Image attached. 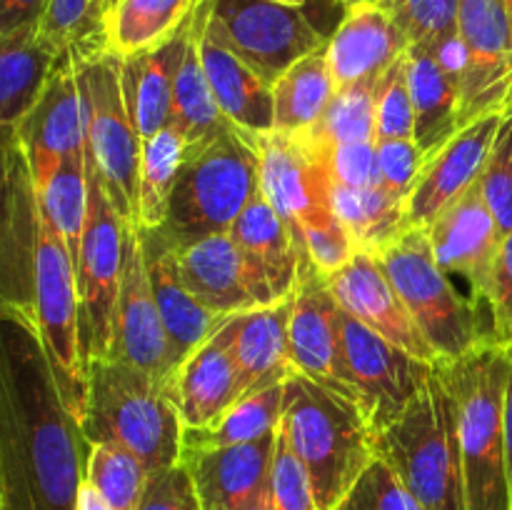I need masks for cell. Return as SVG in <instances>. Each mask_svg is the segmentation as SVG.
<instances>
[{
  "label": "cell",
  "instance_id": "cell-1",
  "mask_svg": "<svg viewBox=\"0 0 512 510\" xmlns=\"http://www.w3.org/2000/svg\"><path fill=\"white\" fill-rule=\"evenodd\" d=\"M90 448L30 320L0 310V510H75Z\"/></svg>",
  "mask_w": 512,
  "mask_h": 510
},
{
  "label": "cell",
  "instance_id": "cell-2",
  "mask_svg": "<svg viewBox=\"0 0 512 510\" xmlns=\"http://www.w3.org/2000/svg\"><path fill=\"white\" fill-rule=\"evenodd\" d=\"M458 415L468 510H512L505 388L512 345L485 343L453 360L435 363Z\"/></svg>",
  "mask_w": 512,
  "mask_h": 510
},
{
  "label": "cell",
  "instance_id": "cell-3",
  "mask_svg": "<svg viewBox=\"0 0 512 510\" xmlns=\"http://www.w3.org/2000/svg\"><path fill=\"white\" fill-rule=\"evenodd\" d=\"M80 425L90 445H123L150 475L180 463L183 455L185 425L168 383L123 360H90Z\"/></svg>",
  "mask_w": 512,
  "mask_h": 510
},
{
  "label": "cell",
  "instance_id": "cell-4",
  "mask_svg": "<svg viewBox=\"0 0 512 510\" xmlns=\"http://www.w3.org/2000/svg\"><path fill=\"white\" fill-rule=\"evenodd\" d=\"M280 428L308 470L320 510H338L355 480L375 460L373 430L360 405L295 373L285 380Z\"/></svg>",
  "mask_w": 512,
  "mask_h": 510
},
{
  "label": "cell",
  "instance_id": "cell-5",
  "mask_svg": "<svg viewBox=\"0 0 512 510\" xmlns=\"http://www.w3.org/2000/svg\"><path fill=\"white\" fill-rule=\"evenodd\" d=\"M373 448L425 510H468L458 415L435 363L403 415L373 433Z\"/></svg>",
  "mask_w": 512,
  "mask_h": 510
},
{
  "label": "cell",
  "instance_id": "cell-6",
  "mask_svg": "<svg viewBox=\"0 0 512 510\" xmlns=\"http://www.w3.org/2000/svg\"><path fill=\"white\" fill-rule=\"evenodd\" d=\"M260 193V158L255 133L225 123L205 148L185 153L168 220L160 228L175 243H195L230 233L235 218Z\"/></svg>",
  "mask_w": 512,
  "mask_h": 510
},
{
  "label": "cell",
  "instance_id": "cell-7",
  "mask_svg": "<svg viewBox=\"0 0 512 510\" xmlns=\"http://www.w3.org/2000/svg\"><path fill=\"white\" fill-rule=\"evenodd\" d=\"M73 53L88 123V160L125 225L140 230L138 180L143 140L125 103L120 58L105 48L103 38L78 45Z\"/></svg>",
  "mask_w": 512,
  "mask_h": 510
},
{
  "label": "cell",
  "instance_id": "cell-8",
  "mask_svg": "<svg viewBox=\"0 0 512 510\" xmlns=\"http://www.w3.org/2000/svg\"><path fill=\"white\" fill-rule=\"evenodd\" d=\"M420 333L440 360H453L485 343H495L490 325L463 298L450 275L435 260L428 230L410 228L375 253Z\"/></svg>",
  "mask_w": 512,
  "mask_h": 510
},
{
  "label": "cell",
  "instance_id": "cell-9",
  "mask_svg": "<svg viewBox=\"0 0 512 510\" xmlns=\"http://www.w3.org/2000/svg\"><path fill=\"white\" fill-rule=\"evenodd\" d=\"M43 343L53 378L70 413L83 420L88 400V358L80 330L78 270L68 245L43 215L38 260H35L33 323Z\"/></svg>",
  "mask_w": 512,
  "mask_h": 510
},
{
  "label": "cell",
  "instance_id": "cell-10",
  "mask_svg": "<svg viewBox=\"0 0 512 510\" xmlns=\"http://www.w3.org/2000/svg\"><path fill=\"white\" fill-rule=\"evenodd\" d=\"M205 30L270 85L328 43L303 8L278 0H203Z\"/></svg>",
  "mask_w": 512,
  "mask_h": 510
},
{
  "label": "cell",
  "instance_id": "cell-11",
  "mask_svg": "<svg viewBox=\"0 0 512 510\" xmlns=\"http://www.w3.org/2000/svg\"><path fill=\"white\" fill-rule=\"evenodd\" d=\"M90 208L85 225L83 248L75 270H78L80 293V330H83L85 358H110L113 350L115 308L120 298L125 268V220L110 203L100 175L88 160Z\"/></svg>",
  "mask_w": 512,
  "mask_h": 510
},
{
  "label": "cell",
  "instance_id": "cell-12",
  "mask_svg": "<svg viewBox=\"0 0 512 510\" xmlns=\"http://www.w3.org/2000/svg\"><path fill=\"white\" fill-rule=\"evenodd\" d=\"M255 145L260 190L298 238L305 225L335 218L328 145L315 140L308 130L255 133Z\"/></svg>",
  "mask_w": 512,
  "mask_h": 510
},
{
  "label": "cell",
  "instance_id": "cell-13",
  "mask_svg": "<svg viewBox=\"0 0 512 510\" xmlns=\"http://www.w3.org/2000/svg\"><path fill=\"white\" fill-rule=\"evenodd\" d=\"M340 338L345 373L370 430L378 433L398 420L428 385L433 365L373 333L345 310L340 313Z\"/></svg>",
  "mask_w": 512,
  "mask_h": 510
},
{
  "label": "cell",
  "instance_id": "cell-14",
  "mask_svg": "<svg viewBox=\"0 0 512 510\" xmlns=\"http://www.w3.org/2000/svg\"><path fill=\"white\" fill-rule=\"evenodd\" d=\"M43 208L33 170L18 143L3 145V225H0V310L33 323L35 260Z\"/></svg>",
  "mask_w": 512,
  "mask_h": 510
},
{
  "label": "cell",
  "instance_id": "cell-15",
  "mask_svg": "<svg viewBox=\"0 0 512 510\" xmlns=\"http://www.w3.org/2000/svg\"><path fill=\"white\" fill-rule=\"evenodd\" d=\"M460 38L470 68L460 90V128L512 105V20L505 0H460Z\"/></svg>",
  "mask_w": 512,
  "mask_h": 510
},
{
  "label": "cell",
  "instance_id": "cell-16",
  "mask_svg": "<svg viewBox=\"0 0 512 510\" xmlns=\"http://www.w3.org/2000/svg\"><path fill=\"white\" fill-rule=\"evenodd\" d=\"M340 305L328 288L325 275L305 260L290 313V360L295 373L338 390L355 400L353 385L345 373L343 338H340Z\"/></svg>",
  "mask_w": 512,
  "mask_h": 510
},
{
  "label": "cell",
  "instance_id": "cell-17",
  "mask_svg": "<svg viewBox=\"0 0 512 510\" xmlns=\"http://www.w3.org/2000/svg\"><path fill=\"white\" fill-rule=\"evenodd\" d=\"M428 238L440 268L448 275H463L470 285V300L485 318V293L505 235L485 203L480 180H475L428 225Z\"/></svg>",
  "mask_w": 512,
  "mask_h": 510
},
{
  "label": "cell",
  "instance_id": "cell-18",
  "mask_svg": "<svg viewBox=\"0 0 512 510\" xmlns=\"http://www.w3.org/2000/svg\"><path fill=\"white\" fill-rule=\"evenodd\" d=\"M178 268L185 288L220 318L278 303L230 233H215L180 245Z\"/></svg>",
  "mask_w": 512,
  "mask_h": 510
},
{
  "label": "cell",
  "instance_id": "cell-19",
  "mask_svg": "<svg viewBox=\"0 0 512 510\" xmlns=\"http://www.w3.org/2000/svg\"><path fill=\"white\" fill-rule=\"evenodd\" d=\"M13 143L23 148L33 178L55 160L88 155V123L73 48L58 55L48 85L18 125Z\"/></svg>",
  "mask_w": 512,
  "mask_h": 510
},
{
  "label": "cell",
  "instance_id": "cell-20",
  "mask_svg": "<svg viewBox=\"0 0 512 510\" xmlns=\"http://www.w3.org/2000/svg\"><path fill=\"white\" fill-rule=\"evenodd\" d=\"M138 233L140 230L133 228L125 230V268L118 308H115L110 358L123 360L160 380H168L175 370L170 338L160 318L153 288H150Z\"/></svg>",
  "mask_w": 512,
  "mask_h": 510
},
{
  "label": "cell",
  "instance_id": "cell-21",
  "mask_svg": "<svg viewBox=\"0 0 512 510\" xmlns=\"http://www.w3.org/2000/svg\"><path fill=\"white\" fill-rule=\"evenodd\" d=\"M328 288L340 308L355 320L370 328L373 333L383 335L385 340L398 348L408 350L418 360L438 363V353L428 343L420 328L415 325L413 315L405 308L403 298L395 290L393 280L388 278L385 268L373 253L360 250L343 270L328 275Z\"/></svg>",
  "mask_w": 512,
  "mask_h": 510
},
{
  "label": "cell",
  "instance_id": "cell-22",
  "mask_svg": "<svg viewBox=\"0 0 512 510\" xmlns=\"http://www.w3.org/2000/svg\"><path fill=\"white\" fill-rule=\"evenodd\" d=\"M500 120H503V113H495L465 125L438 153L425 158L418 183L413 185L408 200H405L408 230H428V225L455 198H460L475 180H480Z\"/></svg>",
  "mask_w": 512,
  "mask_h": 510
},
{
  "label": "cell",
  "instance_id": "cell-23",
  "mask_svg": "<svg viewBox=\"0 0 512 510\" xmlns=\"http://www.w3.org/2000/svg\"><path fill=\"white\" fill-rule=\"evenodd\" d=\"M145 268H148L150 288L160 308L165 330L170 338L173 365L178 368L188 355H193L208 338H213L228 318L210 313L180 278L178 248L163 233V228H140ZM175 373V370H173Z\"/></svg>",
  "mask_w": 512,
  "mask_h": 510
},
{
  "label": "cell",
  "instance_id": "cell-24",
  "mask_svg": "<svg viewBox=\"0 0 512 510\" xmlns=\"http://www.w3.org/2000/svg\"><path fill=\"white\" fill-rule=\"evenodd\" d=\"M410 48L408 35L380 3H355L328 38L330 70L338 88L388 73Z\"/></svg>",
  "mask_w": 512,
  "mask_h": 510
},
{
  "label": "cell",
  "instance_id": "cell-25",
  "mask_svg": "<svg viewBox=\"0 0 512 510\" xmlns=\"http://www.w3.org/2000/svg\"><path fill=\"white\" fill-rule=\"evenodd\" d=\"M278 430L260 440L225 448L183 450L180 460L193 475L205 510H240L270 488Z\"/></svg>",
  "mask_w": 512,
  "mask_h": 510
},
{
  "label": "cell",
  "instance_id": "cell-26",
  "mask_svg": "<svg viewBox=\"0 0 512 510\" xmlns=\"http://www.w3.org/2000/svg\"><path fill=\"white\" fill-rule=\"evenodd\" d=\"M290 313L293 295L273 305L230 315L220 328L243 380V398L295 375L290 360Z\"/></svg>",
  "mask_w": 512,
  "mask_h": 510
},
{
  "label": "cell",
  "instance_id": "cell-27",
  "mask_svg": "<svg viewBox=\"0 0 512 510\" xmlns=\"http://www.w3.org/2000/svg\"><path fill=\"white\" fill-rule=\"evenodd\" d=\"M165 383L185 428H210L243 398V380L223 330L188 355Z\"/></svg>",
  "mask_w": 512,
  "mask_h": 510
},
{
  "label": "cell",
  "instance_id": "cell-28",
  "mask_svg": "<svg viewBox=\"0 0 512 510\" xmlns=\"http://www.w3.org/2000/svg\"><path fill=\"white\" fill-rule=\"evenodd\" d=\"M235 243L240 245L258 273L268 280L275 300H285L295 293L308 253L303 240L285 223L283 215L270 205L263 190L248 203V208L235 218L230 228Z\"/></svg>",
  "mask_w": 512,
  "mask_h": 510
},
{
  "label": "cell",
  "instance_id": "cell-29",
  "mask_svg": "<svg viewBox=\"0 0 512 510\" xmlns=\"http://www.w3.org/2000/svg\"><path fill=\"white\" fill-rule=\"evenodd\" d=\"M200 58L208 73L215 103L228 123L248 133L275 130L273 85L205 30L203 0H200Z\"/></svg>",
  "mask_w": 512,
  "mask_h": 510
},
{
  "label": "cell",
  "instance_id": "cell-30",
  "mask_svg": "<svg viewBox=\"0 0 512 510\" xmlns=\"http://www.w3.org/2000/svg\"><path fill=\"white\" fill-rule=\"evenodd\" d=\"M190 25L160 48L120 60L125 103H128L130 118H133L140 140L153 138L155 133L170 125L175 75H178L185 48H188Z\"/></svg>",
  "mask_w": 512,
  "mask_h": 510
},
{
  "label": "cell",
  "instance_id": "cell-31",
  "mask_svg": "<svg viewBox=\"0 0 512 510\" xmlns=\"http://www.w3.org/2000/svg\"><path fill=\"white\" fill-rule=\"evenodd\" d=\"M405 75L415 110V143L430 158L460 130V90L425 45H410Z\"/></svg>",
  "mask_w": 512,
  "mask_h": 510
},
{
  "label": "cell",
  "instance_id": "cell-32",
  "mask_svg": "<svg viewBox=\"0 0 512 510\" xmlns=\"http://www.w3.org/2000/svg\"><path fill=\"white\" fill-rule=\"evenodd\" d=\"M55 53L38 33H15L0 38V125L3 143H13L15 130L38 103L55 68Z\"/></svg>",
  "mask_w": 512,
  "mask_h": 510
},
{
  "label": "cell",
  "instance_id": "cell-33",
  "mask_svg": "<svg viewBox=\"0 0 512 510\" xmlns=\"http://www.w3.org/2000/svg\"><path fill=\"white\" fill-rule=\"evenodd\" d=\"M200 0H115L103 23V45L120 60L160 48L183 33Z\"/></svg>",
  "mask_w": 512,
  "mask_h": 510
},
{
  "label": "cell",
  "instance_id": "cell-34",
  "mask_svg": "<svg viewBox=\"0 0 512 510\" xmlns=\"http://www.w3.org/2000/svg\"><path fill=\"white\" fill-rule=\"evenodd\" d=\"M228 123L215 103L213 88H210L208 73L200 58V3L195 10L193 25H190L188 48H185L183 63H180L178 75H175V93H173V118L170 125L183 133L188 153L205 148L215 135Z\"/></svg>",
  "mask_w": 512,
  "mask_h": 510
},
{
  "label": "cell",
  "instance_id": "cell-35",
  "mask_svg": "<svg viewBox=\"0 0 512 510\" xmlns=\"http://www.w3.org/2000/svg\"><path fill=\"white\" fill-rule=\"evenodd\" d=\"M33 180L45 220L60 235V240L68 245L70 255L78 265L90 208L88 155L55 160L50 168L35 175Z\"/></svg>",
  "mask_w": 512,
  "mask_h": 510
},
{
  "label": "cell",
  "instance_id": "cell-36",
  "mask_svg": "<svg viewBox=\"0 0 512 510\" xmlns=\"http://www.w3.org/2000/svg\"><path fill=\"white\" fill-rule=\"evenodd\" d=\"M325 45L305 55L275 80V130L298 133L313 128L328 110L330 100L338 93V85L330 70Z\"/></svg>",
  "mask_w": 512,
  "mask_h": 510
},
{
  "label": "cell",
  "instance_id": "cell-37",
  "mask_svg": "<svg viewBox=\"0 0 512 510\" xmlns=\"http://www.w3.org/2000/svg\"><path fill=\"white\" fill-rule=\"evenodd\" d=\"M333 210L353 235L358 250L365 253L375 255L408 230L405 200L395 198L383 185L348 188L333 183Z\"/></svg>",
  "mask_w": 512,
  "mask_h": 510
},
{
  "label": "cell",
  "instance_id": "cell-38",
  "mask_svg": "<svg viewBox=\"0 0 512 510\" xmlns=\"http://www.w3.org/2000/svg\"><path fill=\"white\" fill-rule=\"evenodd\" d=\"M283 408L285 383L245 395L210 428H185L183 450L225 448V445H240L265 438L280 428Z\"/></svg>",
  "mask_w": 512,
  "mask_h": 510
},
{
  "label": "cell",
  "instance_id": "cell-39",
  "mask_svg": "<svg viewBox=\"0 0 512 510\" xmlns=\"http://www.w3.org/2000/svg\"><path fill=\"white\" fill-rule=\"evenodd\" d=\"M185 145L183 133L173 125L143 140L138 180V223L140 228H160L168 220L170 198L183 168Z\"/></svg>",
  "mask_w": 512,
  "mask_h": 510
},
{
  "label": "cell",
  "instance_id": "cell-40",
  "mask_svg": "<svg viewBox=\"0 0 512 510\" xmlns=\"http://www.w3.org/2000/svg\"><path fill=\"white\" fill-rule=\"evenodd\" d=\"M383 75L338 88L323 118L313 128L305 130L315 140L328 145V148L340 143L375 140V100H378V88Z\"/></svg>",
  "mask_w": 512,
  "mask_h": 510
},
{
  "label": "cell",
  "instance_id": "cell-41",
  "mask_svg": "<svg viewBox=\"0 0 512 510\" xmlns=\"http://www.w3.org/2000/svg\"><path fill=\"white\" fill-rule=\"evenodd\" d=\"M85 480L115 510H138L140 498L148 488L150 470L123 445L95 443L90 448Z\"/></svg>",
  "mask_w": 512,
  "mask_h": 510
},
{
  "label": "cell",
  "instance_id": "cell-42",
  "mask_svg": "<svg viewBox=\"0 0 512 510\" xmlns=\"http://www.w3.org/2000/svg\"><path fill=\"white\" fill-rule=\"evenodd\" d=\"M113 0H50L40 23V40L63 53L103 38V23Z\"/></svg>",
  "mask_w": 512,
  "mask_h": 510
},
{
  "label": "cell",
  "instance_id": "cell-43",
  "mask_svg": "<svg viewBox=\"0 0 512 510\" xmlns=\"http://www.w3.org/2000/svg\"><path fill=\"white\" fill-rule=\"evenodd\" d=\"M395 18L410 45H435L458 35L460 0H378Z\"/></svg>",
  "mask_w": 512,
  "mask_h": 510
},
{
  "label": "cell",
  "instance_id": "cell-44",
  "mask_svg": "<svg viewBox=\"0 0 512 510\" xmlns=\"http://www.w3.org/2000/svg\"><path fill=\"white\" fill-rule=\"evenodd\" d=\"M485 203L495 215L500 233H512V105L503 113L490 155L480 175Z\"/></svg>",
  "mask_w": 512,
  "mask_h": 510
},
{
  "label": "cell",
  "instance_id": "cell-45",
  "mask_svg": "<svg viewBox=\"0 0 512 510\" xmlns=\"http://www.w3.org/2000/svg\"><path fill=\"white\" fill-rule=\"evenodd\" d=\"M338 510H425L388 463L375 458L363 470Z\"/></svg>",
  "mask_w": 512,
  "mask_h": 510
},
{
  "label": "cell",
  "instance_id": "cell-46",
  "mask_svg": "<svg viewBox=\"0 0 512 510\" xmlns=\"http://www.w3.org/2000/svg\"><path fill=\"white\" fill-rule=\"evenodd\" d=\"M415 140V110L410 98L405 55L383 75L375 100V140Z\"/></svg>",
  "mask_w": 512,
  "mask_h": 510
},
{
  "label": "cell",
  "instance_id": "cell-47",
  "mask_svg": "<svg viewBox=\"0 0 512 510\" xmlns=\"http://www.w3.org/2000/svg\"><path fill=\"white\" fill-rule=\"evenodd\" d=\"M270 495H273L275 510H320L308 470L300 463L295 450L290 448L283 428H278V443H275Z\"/></svg>",
  "mask_w": 512,
  "mask_h": 510
},
{
  "label": "cell",
  "instance_id": "cell-48",
  "mask_svg": "<svg viewBox=\"0 0 512 510\" xmlns=\"http://www.w3.org/2000/svg\"><path fill=\"white\" fill-rule=\"evenodd\" d=\"M300 238H303L305 253H308L310 263H313L325 278L338 273V270H343L345 265L360 253L353 235L348 233V228H345L343 220H340L338 215L330 220H323V223L305 225V228L300 230Z\"/></svg>",
  "mask_w": 512,
  "mask_h": 510
},
{
  "label": "cell",
  "instance_id": "cell-49",
  "mask_svg": "<svg viewBox=\"0 0 512 510\" xmlns=\"http://www.w3.org/2000/svg\"><path fill=\"white\" fill-rule=\"evenodd\" d=\"M375 150H378L380 185L395 198L408 200L425 165V153L420 150V145L413 138L375 140Z\"/></svg>",
  "mask_w": 512,
  "mask_h": 510
},
{
  "label": "cell",
  "instance_id": "cell-50",
  "mask_svg": "<svg viewBox=\"0 0 512 510\" xmlns=\"http://www.w3.org/2000/svg\"><path fill=\"white\" fill-rule=\"evenodd\" d=\"M483 313L495 343L512 345V233L505 235L495 258Z\"/></svg>",
  "mask_w": 512,
  "mask_h": 510
},
{
  "label": "cell",
  "instance_id": "cell-51",
  "mask_svg": "<svg viewBox=\"0 0 512 510\" xmlns=\"http://www.w3.org/2000/svg\"><path fill=\"white\" fill-rule=\"evenodd\" d=\"M138 510H205L183 460L150 475Z\"/></svg>",
  "mask_w": 512,
  "mask_h": 510
},
{
  "label": "cell",
  "instance_id": "cell-52",
  "mask_svg": "<svg viewBox=\"0 0 512 510\" xmlns=\"http://www.w3.org/2000/svg\"><path fill=\"white\" fill-rule=\"evenodd\" d=\"M328 163L335 185H348V188H370V185H380L375 140L333 145V148L328 150Z\"/></svg>",
  "mask_w": 512,
  "mask_h": 510
},
{
  "label": "cell",
  "instance_id": "cell-53",
  "mask_svg": "<svg viewBox=\"0 0 512 510\" xmlns=\"http://www.w3.org/2000/svg\"><path fill=\"white\" fill-rule=\"evenodd\" d=\"M50 0H0V38L38 33Z\"/></svg>",
  "mask_w": 512,
  "mask_h": 510
},
{
  "label": "cell",
  "instance_id": "cell-54",
  "mask_svg": "<svg viewBox=\"0 0 512 510\" xmlns=\"http://www.w3.org/2000/svg\"><path fill=\"white\" fill-rule=\"evenodd\" d=\"M75 510H115V508L98 493V490L93 488V485L88 483V480H85V483L80 485L78 505H75Z\"/></svg>",
  "mask_w": 512,
  "mask_h": 510
},
{
  "label": "cell",
  "instance_id": "cell-55",
  "mask_svg": "<svg viewBox=\"0 0 512 510\" xmlns=\"http://www.w3.org/2000/svg\"><path fill=\"white\" fill-rule=\"evenodd\" d=\"M505 443H508V470L512 490V368L508 375V388H505Z\"/></svg>",
  "mask_w": 512,
  "mask_h": 510
},
{
  "label": "cell",
  "instance_id": "cell-56",
  "mask_svg": "<svg viewBox=\"0 0 512 510\" xmlns=\"http://www.w3.org/2000/svg\"><path fill=\"white\" fill-rule=\"evenodd\" d=\"M240 510H275L273 508V495H270V488H265L263 493H258L255 498H250L248 503Z\"/></svg>",
  "mask_w": 512,
  "mask_h": 510
},
{
  "label": "cell",
  "instance_id": "cell-57",
  "mask_svg": "<svg viewBox=\"0 0 512 510\" xmlns=\"http://www.w3.org/2000/svg\"><path fill=\"white\" fill-rule=\"evenodd\" d=\"M338 3H343L345 8H348V5H355V3H378V0H338Z\"/></svg>",
  "mask_w": 512,
  "mask_h": 510
},
{
  "label": "cell",
  "instance_id": "cell-58",
  "mask_svg": "<svg viewBox=\"0 0 512 510\" xmlns=\"http://www.w3.org/2000/svg\"><path fill=\"white\" fill-rule=\"evenodd\" d=\"M278 3H288V5H298V8H303L308 0H278Z\"/></svg>",
  "mask_w": 512,
  "mask_h": 510
},
{
  "label": "cell",
  "instance_id": "cell-59",
  "mask_svg": "<svg viewBox=\"0 0 512 510\" xmlns=\"http://www.w3.org/2000/svg\"><path fill=\"white\" fill-rule=\"evenodd\" d=\"M508 3V10H510V20H512V0H505Z\"/></svg>",
  "mask_w": 512,
  "mask_h": 510
},
{
  "label": "cell",
  "instance_id": "cell-60",
  "mask_svg": "<svg viewBox=\"0 0 512 510\" xmlns=\"http://www.w3.org/2000/svg\"><path fill=\"white\" fill-rule=\"evenodd\" d=\"M113 3H115V0H113Z\"/></svg>",
  "mask_w": 512,
  "mask_h": 510
}]
</instances>
